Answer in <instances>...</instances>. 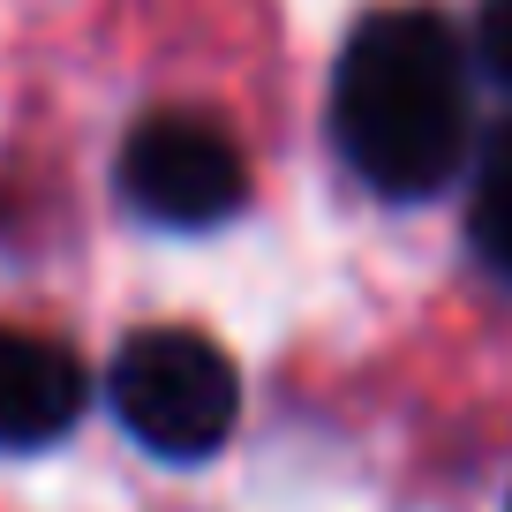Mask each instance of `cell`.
Listing matches in <instances>:
<instances>
[{
	"instance_id": "8992f818",
	"label": "cell",
	"mask_w": 512,
	"mask_h": 512,
	"mask_svg": "<svg viewBox=\"0 0 512 512\" xmlns=\"http://www.w3.org/2000/svg\"><path fill=\"white\" fill-rule=\"evenodd\" d=\"M475 46H482V61H490V76L512 91V0H482Z\"/></svg>"
},
{
	"instance_id": "5b68a950",
	"label": "cell",
	"mask_w": 512,
	"mask_h": 512,
	"mask_svg": "<svg viewBox=\"0 0 512 512\" xmlns=\"http://www.w3.org/2000/svg\"><path fill=\"white\" fill-rule=\"evenodd\" d=\"M467 234H475L482 264L497 279H512V128H497L490 151H482V181L475 204H467Z\"/></svg>"
},
{
	"instance_id": "277c9868",
	"label": "cell",
	"mask_w": 512,
	"mask_h": 512,
	"mask_svg": "<svg viewBox=\"0 0 512 512\" xmlns=\"http://www.w3.org/2000/svg\"><path fill=\"white\" fill-rule=\"evenodd\" d=\"M83 362L61 339L0 332V452H38L76 430L83 415Z\"/></svg>"
},
{
	"instance_id": "7a4b0ae2",
	"label": "cell",
	"mask_w": 512,
	"mask_h": 512,
	"mask_svg": "<svg viewBox=\"0 0 512 512\" xmlns=\"http://www.w3.org/2000/svg\"><path fill=\"white\" fill-rule=\"evenodd\" d=\"M113 415L159 460H211L241 415V377L204 332H136L113 362Z\"/></svg>"
},
{
	"instance_id": "6da1fadb",
	"label": "cell",
	"mask_w": 512,
	"mask_h": 512,
	"mask_svg": "<svg viewBox=\"0 0 512 512\" xmlns=\"http://www.w3.org/2000/svg\"><path fill=\"white\" fill-rule=\"evenodd\" d=\"M332 136L377 196H437L467 159V61L445 16L384 8L347 38L332 76Z\"/></svg>"
},
{
	"instance_id": "3957f363",
	"label": "cell",
	"mask_w": 512,
	"mask_h": 512,
	"mask_svg": "<svg viewBox=\"0 0 512 512\" xmlns=\"http://www.w3.org/2000/svg\"><path fill=\"white\" fill-rule=\"evenodd\" d=\"M121 196L159 226H219L249 196L241 144L204 113H151L121 144Z\"/></svg>"
}]
</instances>
